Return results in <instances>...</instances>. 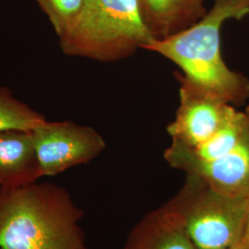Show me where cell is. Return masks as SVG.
I'll list each match as a JSON object with an SVG mask.
<instances>
[{
    "mask_svg": "<svg viewBox=\"0 0 249 249\" xmlns=\"http://www.w3.org/2000/svg\"><path fill=\"white\" fill-rule=\"evenodd\" d=\"M249 14V0H215L213 8L195 24L145 47L175 63L183 79L206 94L233 107L249 98V80L230 70L221 53V29L229 19Z\"/></svg>",
    "mask_w": 249,
    "mask_h": 249,
    "instance_id": "1",
    "label": "cell"
},
{
    "mask_svg": "<svg viewBox=\"0 0 249 249\" xmlns=\"http://www.w3.org/2000/svg\"><path fill=\"white\" fill-rule=\"evenodd\" d=\"M82 212L52 183L0 187V249H88Z\"/></svg>",
    "mask_w": 249,
    "mask_h": 249,
    "instance_id": "2",
    "label": "cell"
},
{
    "mask_svg": "<svg viewBox=\"0 0 249 249\" xmlns=\"http://www.w3.org/2000/svg\"><path fill=\"white\" fill-rule=\"evenodd\" d=\"M155 40L138 0H84L78 16L59 37V45L67 55L114 62Z\"/></svg>",
    "mask_w": 249,
    "mask_h": 249,
    "instance_id": "3",
    "label": "cell"
},
{
    "mask_svg": "<svg viewBox=\"0 0 249 249\" xmlns=\"http://www.w3.org/2000/svg\"><path fill=\"white\" fill-rule=\"evenodd\" d=\"M43 177H55L96 158L106 149L104 138L90 126L71 121H45L31 132Z\"/></svg>",
    "mask_w": 249,
    "mask_h": 249,
    "instance_id": "4",
    "label": "cell"
},
{
    "mask_svg": "<svg viewBox=\"0 0 249 249\" xmlns=\"http://www.w3.org/2000/svg\"><path fill=\"white\" fill-rule=\"evenodd\" d=\"M249 196H227L208 189L188 212L185 229L197 249H229L244 236Z\"/></svg>",
    "mask_w": 249,
    "mask_h": 249,
    "instance_id": "5",
    "label": "cell"
},
{
    "mask_svg": "<svg viewBox=\"0 0 249 249\" xmlns=\"http://www.w3.org/2000/svg\"><path fill=\"white\" fill-rule=\"evenodd\" d=\"M179 107L167 126L172 141L195 147L212 138L233 113L235 107L214 98L179 77Z\"/></svg>",
    "mask_w": 249,
    "mask_h": 249,
    "instance_id": "6",
    "label": "cell"
},
{
    "mask_svg": "<svg viewBox=\"0 0 249 249\" xmlns=\"http://www.w3.org/2000/svg\"><path fill=\"white\" fill-rule=\"evenodd\" d=\"M164 157L171 166L186 171L215 192L249 196V131L232 151L215 160H195L167 150Z\"/></svg>",
    "mask_w": 249,
    "mask_h": 249,
    "instance_id": "7",
    "label": "cell"
},
{
    "mask_svg": "<svg viewBox=\"0 0 249 249\" xmlns=\"http://www.w3.org/2000/svg\"><path fill=\"white\" fill-rule=\"evenodd\" d=\"M42 178L30 132L0 133V187H18Z\"/></svg>",
    "mask_w": 249,
    "mask_h": 249,
    "instance_id": "8",
    "label": "cell"
},
{
    "mask_svg": "<svg viewBox=\"0 0 249 249\" xmlns=\"http://www.w3.org/2000/svg\"><path fill=\"white\" fill-rule=\"evenodd\" d=\"M143 20L156 40L192 26L207 11L204 0H138Z\"/></svg>",
    "mask_w": 249,
    "mask_h": 249,
    "instance_id": "9",
    "label": "cell"
},
{
    "mask_svg": "<svg viewBox=\"0 0 249 249\" xmlns=\"http://www.w3.org/2000/svg\"><path fill=\"white\" fill-rule=\"evenodd\" d=\"M249 131V117L245 112L236 110L229 120L204 143L195 147H187L173 141L167 151L195 160H215L232 151Z\"/></svg>",
    "mask_w": 249,
    "mask_h": 249,
    "instance_id": "10",
    "label": "cell"
},
{
    "mask_svg": "<svg viewBox=\"0 0 249 249\" xmlns=\"http://www.w3.org/2000/svg\"><path fill=\"white\" fill-rule=\"evenodd\" d=\"M45 121L44 115L15 98L10 89L0 87V133L31 132Z\"/></svg>",
    "mask_w": 249,
    "mask_h": 249,
    "instance_id": "11",
    "label": "cell"
},
{
    "mask_svg": "<svg viewBox=\"0 0 249 249\" xmlns=\"http://www.w3.org/2000/svg\"><path fill=\"white\" fill-rule=\"evenodd\" d=\"M49 18L56 36L66 33L80 13L84 0H36Z\"/></svg>",
    "mask_w": 249,
    "mask_h": 249,
    "instance_id": "12",
    "label": "cell"
},
{
    "mask_svg": "<svg viewBox=\"0 0 249 249\" xmlns=\"http://www.w3.org/2000/svg\"><path fill=\"white\" fill-rule=\"evenodd\" d=\"M155 249H197V248L188 236L186 229H177L162 238Z\"/></svg>",
    "mask_w": 249,
    "mask_h": 249,
    "instance_id": "13",
    "label": "cell"
},
{
    "mask_svg": "<svg viewBox=\"0 0 249 249\" xmlns=\"http://www.w3.org/2000/svg\"><path fill=\"white\" fill-rule=\"evenodd\" d=\"M229 249H249V247L246 240L244 239V236H243V238L241 240L238 241L233 246H231Z\"/></svg>",
    "mask_w": 249,
    "mask_h": 249,
    "instance_id": "14",
    "label": "cell"
},
{
    "mask_svg": "<svg viewBox=\"0 0 249 249\" xmlns=\"http://www.w3.org/2000/svg\"><path fill=\"white\" fill-rule=\"evenodd\" d=\"M244 239L246 240L249 247V209L248 220H247V224H246V229H245V233H244Z\"/></svg>",
    "mask_w": 249,
    "mask_h": 249,
    "instance_id": "15",
    "label": "cell"
},
{
    "mask_svg": "<svg viewBox=\"0 0 249 249\" xmlns=\"http://www.w3.org/2000/svg\"><path fill=\"white\" fill-rule=\"evenodd\" d=\"M245 113L247 114V116L249 117V107H247V109H246V111H245Z\"/></svg>",
    "mask_w": 249,
    "mask_h": 249,
    "instance_id": "16",
    "label": "cell"
}]
</instances>
